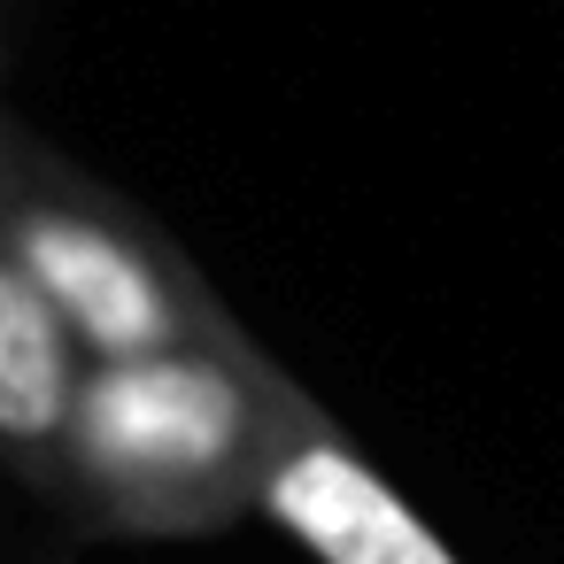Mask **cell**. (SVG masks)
Listing matches in <instances>:
<instances>
[{
	"label": "cell",
	"instance_id": "cell-1",
	"mask_svg": "<svg viewBox=\"0 0 564 564\" xmlns=\"http://www.w3.org/2000/svg\"><path fill=\"white\" fill-rule=\"evenodd\" d=\"M271 348L232 317L217 348L94 364L63 518L109 541H186L256 518L271 456Z\"/></svg>",
	"mask_w": 564,
	"mask_h": 564
},
{
	"label": "cell",
	"instance_id": "cell-2",
	"mask_svg": "<svg viewBox=\"0 0 564 564\" xmlns=\"http://www.w3.org/2000/svg\"><path fill=\"white\" fill-rule=\"evenodd\" d=\"M0 248L63 310L86 364L217 348L232 333V310L186 263V248L9 109H0Z\"/></svg>",
	"mask_w": 564,
	"mask_h": 564
},
{
	"label": "cell",
	"instance_id": "cell-3",
	"mask_svg": "<svg viewBox=\"0 0 564 564\" xmlns=\"http://www.w3.org/2000/svg\"><path fill=\"white\" fill-rule=\"evenodd\" d=\"M256 518L302 541L317 564H464L379 464L317 410V394L271 364V456L256 487Z\"/></svg>",
	"mask_w": 564,
	"mask_h": 564
},
{
	"label": "cell",
	"instance_id": "cell-4",
	"mask_svg": "<svg viewBox=\"0 0 564 564\" xmlns=\"http://www.w3.org/2000/svg\"><path fill=\"white\" fill-rule=\"evenodd\" d=\"M86 371L94 364L78 333L63 325V310L0 248V471L24 479L47 510H63V487H70V433H78Z\"/></svg>",
	"mask_w": 564,
	"mask_h": 564
}]
</instances>
